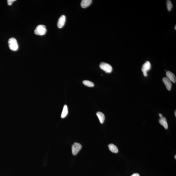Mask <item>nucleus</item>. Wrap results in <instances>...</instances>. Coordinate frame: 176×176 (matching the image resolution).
<instances>
[{"instance_id": "13", "label": "nucleus", "mask_w": 176, "mask_h": 176, "mask_svg": "<svg viewBox=\"0 0 176 176\" xmlns=\"http://www.w3.org/2000/svg\"><path fill=\"white\" fill-rule=\"evenodd\" d=\"M68 113V109L67 105H65L64 106L63 110L62 113L61 117L62 118L65 117L67 115Z\"/></svg>"}, {"instance_id": "14", "label": "nucleus", "mask_w": 176, "mask_h": 176, "mask_svg": "<svg viewBox=\"0 0 176 176\" xmlns=\"http://www.w3.org/2000/svg\"><path fill=\"white\" fill-rule=\"evenodd\" d=\"M83 84L84 85L86 86L89 87H93L94 86V84L92 82L89 81V80H85L83 82Z\"/></svg>"}, {"instance_id": "21", "label": "nucleus", "mask_w": 176, "mask_h": 176, "mask_svg": "<svg viewBox=\"0 0 176 176\" xmlns=\"http://www.w3.org/2000/svg\"><path fill=\"white\" fill-rule=\"evenodd\" d=\"M174 158H175V159H176V155L175 156Z\"/></svg>"}, {"instance_id": "8", "label": "nucleus", "mask_w": 176, "mask_h": 176, "mask_svg": "<svg viewBox=\"0 0 176 176\" xmlns=\"http://www.w3.org/2000/svg\"><path fill=\"white\" fill-rule=\"evenodd\" d=\"M166 75L167 77L170 80L171 82L174 83H175L176 82V78L174 74L170 71H167L166 72Z\"/></svg>"}, {"instance_id": "15", "label": "nucleus", "mask_w": 176, "mask_h": 176, "mask_svg": "<svg viewBox=\"0 0 176 176\" xmlns=\"http://www.w3.org/2000/svg\"><path fill=\"white\" fill-rule=\"evenodd\" d=\"M166 5L167 10H168V11H170L171 10L173 6L170 1L168 0V1H167Z\"/></svg>"}, {"instance_id": "11", "label": "nucleus", "mask_w": 176, "mask_h": 176, "mask_svg": "<svg viewBox=\"0 0 176 176\" xmlns=\"http://www.w3.org/2000/svg\"><path fill=\"white\" fill-rule=\"evenodd\" d=\"M97 116L100 122V123L101 124H103L104 123V120L105 119V116L104 114L101 112H98L97 113Z\"/></svg>"}, {"instance_id": "20", "label": "nucleus", "mask_w": 176, "mask_h": 176, "mask_svg": "<svg viewBox=\"0 0 176 176\" xmlns=\"http://www.w3.org/2000/svg\"><path fill=\"white\" fill-rule=\"evenodd\" d=\"M176 25H175V27H174V28H175V30H176Z\"/></svg>"}, {"instance_id": "5", "label": "nucleus", "mask_w": 176, "mask_h": 176, "mask_svg": "<svg viewBox=\"0 0 176 176\" xmlns=\"http://www.w3.org/2000/svg\"><path fill=\"white\" fill-rule=\"evenodd\" d=\"M82 146L81 144L78 143H75L72 146V152L74 155H76L81 149Z\"/></svg>"}, {"instance_id": "3", "label": "nucleus", "mask_w": 176, "mask_h": 176, "mask_svg": "<svg viewBox=\"0 0 176 176\" xmlns=\"http://www.w3.org/2000/svg\"><path fill=\"white\" fill-rule=\"evenodd\" d=\"M100 68L104 70L106 73H111L113 70L111 65L105 62H101L100 65Z\"/></svg>"}, {"instance_id": "1", "label": "nucleus", "mask_w": 176, "mask_h": 176, "mask_svg": "<svg viewBox=\"0 0 176 176\" xmlns=\"http://www.w3.org/2000/svg\"><path fill=\"white\" fill-rule=\"evenodd\" d=\"M9 47L11 50L16 51L18 49V46L17 40L14 38H11L8 41Z\"/></svg>"}, {"instance_id": "18", "label": "nucleus", "mask_w": 176, "mask_h": 176, "mask_svg": "<svg viewBox=\"0 0 176 176\" xmlns=\"http://www.w3.org/2000/svg\"><path fill=\"white\" fill-rule=\"evenodd\" d=\"M159 116H160V118H161L162 117H163V115H162V114H159Z\"/></svg>"}, {"instance_id": "17", "label": "nucleus", "mask_w": 176, "mask_h": 176, "mask_svg": "<svg viewBox=\"0 0 176 176\" xmlns=\"http://www.w3.org/2000/svg\"><path fill=\"white\" fill-rule=\"evenodd\" d=\"M131 176H140V175L138 174V173H134V174H133Z\"/></svg>"}, {"instance_id": "12", "label": "nucleus", "mask_w": 176, "mask_h": 176, "mask_svg": "<svg viewBox=\"0 0 176 176\" xmlns=\"http://www.w3.org/2000/svg\"><path fill=\"white\" fill-rule=\"evenodd\" d=\"M108 147L109 150L111 151L114 153H118L119 150L118 148L116 145H114V144H109Z\"/></svg>"}, {"instance_id": "9", "label": "nucleus", "mask_w": 176, "mask_h": 176, "mask_svg": "<svg viewBox=\"0 0 176 176\" xmlns=\"http://www.w3.org/2000/svg\"><path fill=\"white\" fill-rule=\"evenodd\" d=\"M92 2L91 0H83L81 3V7L82 8H86L91 5Z\"/></svg>"}, {"instance_id": "7", "label": "nucleus", "mask_w": 176, "mask_h": 176, "mask_svg": "<svg viewBox=\"0 0 176 176\" xmlns=\"http://www.w3.org/2000/svg\"><path fill=\"white\" fill-rule=\"evenodd\" d=\"M163 82L165 85L167 89L169 91H170L172 87L171 82L167 77H164L163 79Z\"/></svg>"}, {"instance_id": "6", "label": "nucleus", "mask_w": 176, "mask_h": 176, "mask_svg": "<svg viewBox=\"0 0 176 176\" xmlns=\"http://www.w3.org/2000/svg\"><path fill=\"white\" fill-rule=\"evenodd\" d=\"M66 16L64 15H62L60 16L57 24V26L58 28H61L63 27L66 22Z\"/></svg>"}, {"instance_id": "4", "label": "nucleus", "mask_w": 176, "mask_h": 176, "mask_svg": "<svg viewBox=\"0 0 176 176\" xmlns=\"http://www.w3.org/2000/svg\"><path fill=\"white\" fill-rule=\"evenodd\" d=\"M151 68V64L149 61H146L145 63L143 64L141 70L144 76L146 77L148 76L147 72L150 70Z\"/></svg>"}, {"instance_id": "2", "label": "nucleus", "mask_w": 176, "mask_h": 176, "mask_svg": "<svg viewBox=\"0 0 176 176\" xmlns=\"http://www.w3.org/2000/svg\"><path fill=\"white\" fill-rule=\"evenodd\" d=\"M47 29L46 26L44 25H38L36 27L34 31L35 34L38 35H43L46 33Z\"/></svg>"}, {"instance_id": "16", "label": "nucleus", "mask_w": 176, "mask_h": 176, "mask_svg": "<svg viewBox=\"0 0 176 176\" xmlns=\"http://www.w3.org/2000/svg\"><path fill=\"white\" fill-rule=\"evenodd\" d=\"M16 1V0H8L7 1L8 4L9 5L11 6L13 2Z\"/></svg>"}, {"instance_id": "19", "label": "nucleus", "mask_w": 176, "mask_h": 176, "mask_svg": "<svg viewBox=\"0 0 176 176\" xmlns=\"http://www.w3.org/2000/svg\"><path fill=\"white\" fill-rule=\"evenodd\" d=\"M175 116H176V111H175Z\"/></svg>"}, {"instance_id": "10", "label": "nucleus", "mask_w": 176, "mask_h": 176, "mask_svg": "<svg viewBox=\"0 0 176 176\" xmlns=\"http://www.w3.org/2000/svg\"><path fill=\"white\" fill-rule=\"evenodd\" d=\"M159 123L163 126L166 129H167L168 128V125L167 123L166 119L164 117H162L160 118L159 120Z\"/></svg>"}]
</instances>
